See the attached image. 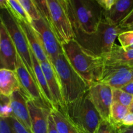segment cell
Returning a JSON list of instances; mask_svg holds the SVG:
<instances>
[{"label":"cell","instance_id":"cell-17","mask_svg":"<svg viewBox=\"0 0 133 133\" xmlns=\"http://www.w3.org/2000/svg\"><path fill=\"white\" fill-rule=\"evenodd\" d=\"M28 42L31 51L40 63L49 61L37 33L31 24L24 22H18Z\"/></svg>","mask_w":133,"mask_h":133},{"label":"cell","instance_id":"cell-37","mask_svg":"<svg viewBox=\"0 0 133 133\" xmlns=\"http://www.w3.org/2000/svg\"><path fill=\"white\" fill-rule=\"evenodd\" d=\"M7 0H0V10L7 9Z\"/></svg>","mask_w":133,"mask_h":133},{"label":"cell","instance_id":"cell-32","mask_svg":"<svg viewBox=\"0 0 133 133\" xmlns=\"http://www.w3.org/2000/svg\"><path fill=\"white\" fill-rule=\"evenodd\" d=\"M97 1L101 6L103 11H107L111 9L116 0H97Z\"/></svg>","mask_w":133,"mask_h":133},{"label":"cell","instance_id":"cell-21","mask_svg":"<svg viewBox=\"0 0 133 133\" xmlns=\"http://www.w3.org/2000/svg\"><path fill=\"white\" fill-rule=\"evenodd\" d=\"M103 60L112 63L133 66V49H125L114 44L110 53Z\"/></svg>","mask_w":133,"mask_h":133},{"label":"cell","instance_id":"cell-4","mask_svg":"<svg viewBox=\"0 0 133 133\" xmlns=\"http://www.w3.org/2000/svg\"><path fill=\"white\" fill-rule=\"evenodd\" d=\"M68 11L73 28L93 33L103 19V10L97 0H68Z\"/></svg>","mask_w":133,"mask_h":133},{"label":"cell","instance_id":"cell-2","mask_svg":"<svg viewBox=\"0 0 133 133\" xmlns=\"http://www.w3.org/2000/svg\"><path fill=\"white\" fill-rule=\"evenodd\" d=\"M51 64L59 81L66 107L89 90L90 86L70 65L62 50Z\"/></svg>","mask_w":133,"mask_h":133},{"label":"cell","instance_id":"cell-31","mask_svg":"<svg viewBox=\"0 0 133 133\" xmlns=\"http://www.w3.org/2000/svg\"><path fill=\"white\" fill-rule=\"evenodd\" d=\"M132 25H133V9L130 12V14L121 22L118 27H120L122 29H124L130 27Z\"/></svg>","mask_w":133,"mask_h":133},{"label":"cell","instance_id":"cell-13","mask_svg":"<svg viewBox=\"0 0 133 133\" xmlns=\"http://www.w3.org/2000/svg\"><path fill=\"white\" fill-rule=\"evenodd\" d=\"M0 69L15 71L17 51L3 23L0 22Z\"/></svg>","mask_w":133,"mask_h":133},{"label":"cell","instance_id":"cell-20","mask_svg":"<svg viewBox=\"0 0 133 133\" xmlns=\"http://www.w3.org/2000/svg\"><path fill=\"white\" fill-rule=\"evenodd\" d=\"M31 58H32L34 75H35V78H36V83H37L39 89H40L42 95L43 97H44V100H45V102L46 103L47 106L50 108V109H51L54 106H53V99H52L50 91H49L45 75H44V72H43L40 62H38V61L36 58L35 55L31 51Z\"/></svg>","mask_w":133,"mask_h":133},{"label":"cell","instance_id":"cell-18","mask_svg":"<svg viewBox=\"0 0 133 133\" xmlns=\"http://www.w3.org/2000/svg\"><path fill=\"white\" fill-rule=\"evenodd\" d=\"M20 90V84L15 71L0 69V94L10 97L14 92Z\"/></svg>","mask_w":133,"mask_h":133},{"label":"cell","instance_id":"cell-38","mask_svg":"<svg viewBox=\"0 0 133 133\" xmlns=\"http://www.w3.org/2000/svg\"><path fill=\"white\" fill-rule=\"evenodd\" d=\"M122 31H133V25H132L131 26H130V27H127V28L126 29H122Z\"/></svg>","mask_w":133,"mask_h":133},{"label":"cell","instance_id":"cell-11","mask_svg":"<svg viewBox=\"0 0 133 133\" xmlns=\"http://www.w3.org/2000/svg\"><path fill=\"white\" fill-rule=\"evenodd\" d=\"M112 89L110 86L100 83L90 87V99L103 119L110 120V109L112 104Z\"/></svg>","mask_w":133,"mask_h":133},{"label":"cell","instance_id":"cell-9","mask_svg":"<svg viewBox=\"0 0 133 133\" xmlns=\"http://www.w3.org/2000/svg\"><path fill=\"white\" fill-rule=\"evenodd\" d=\"M31 25L37 33L48 59L51 63L62 50L54 32L48 22L42 16L38 20L32 21Z\"/></svg>","mask_w":133,"mask_h":133},{"label":"cell","instance_id":"cell-23","mask_svg":"<svg viewBox=\"0 0 133 133\" xmlns=\"http://www.w3.org/2000/svg\"><path fill=\"white\" fill-rule=\"evenodd\" d=\"M129 112L128 107L116 102H112L110 109V121L118 127H122V122Z\"/></svg>","mask_w":133,"mask_h":133},{"label":"cell","instance_id":"cell-14","mask_svg":"<svg viewBox=\"0 0 133 133\" xmlns=\"http://www.w3.org/2000/svg\"><path fill=\"white\" fill-rule=\"evenodd\" d=\"M40 64L51 95L53 107L66 110V107L62 97L61 86L53 65L49 61Z\"/></svg>","mask_w":133,"mask_h":133},{"label":"cell","instance_id":"cell-30","mask_svg":"<svg viewBox=\"0 0 133 133\" xmlns=\"http://www.w3.org/2000/svg\"><path fill=\"white\" fill-rule=\"evenodd\" d=\"M0 133H14L7 118H0Z\"/></svg>","mask_w":133,"mask_h":133},{"label":"cell","instance_id":"cell-12","mask_svg":"<svg viewBox=\"0 0 133 133\" xmlns=\"http://www.w3.org/2000/svg\"><path fill=\"white\" fill-rule=\"evenodd\" d=\"M32 133H48L51 109L44 104L27 99Z\"/></svg>","mask_w":133,"mask_h":133},{"label":"cell","instance_id":"cell-10","mask_svg":"<svg viewBox=\"0 0 133 133\" xmlns=\"http://www.w3.org/2000/svg\"><path fill=\"white\" fill-rule=\"evenodd\" d=\"M15 72L20 84L21 91L25 95L26 97L30 99L44 104L47 106L36 80L29 72L18 53L16 57Z\"/></svg>","mask_w":133,"mask_h":133},{"label":"cell","instance_id":"cell-25","mask_svg":"<svg viewBox=\"0 0 133 133\" xmlns=\"http://www.w3.org/2000/svg\"><path fill=\"white\" fill-rule=\"evenodd\" d=\"M133 100V96L126 93L119 88L112 89V101L126 107H129Z\"/></svg>","mask_w":133,"mask_h":133},{"label":"cell","instance_id":"cell-24","mask_svg":"<svg viewBox=\"0 0 133 133\" xmlns=\"http://www.w3.org/2000/svg\"><path fill=\"white\" fill-rule=\"evenodd\" d=\"M25 11L32 21L38 20L41 18L40 12L35 1L33 0H18Z\"/></svg>","mask_w":133,"mask_h":133},{"label":"cell","instance_id":"cell-19","mask_svg":"<svg viewBox=\"0 0 133 133\" xmlns=\"http://www.w3.org/2000/svg\"><path fill=\"white\" fill-rule=\"evenodd\" d=\"M51 115L58 133H83L69 118L66 110L53 107L51 109Z\"/></svg>","mask_w":133,"mask_h":133},{"label":"cell","instance_id":"cell-39","mask_svg":"<svg viewBox=\"0 0 133 133\" xmlns=\"http://www.w3.org/2000/svg\"><path fill=\"white\" fill-rule=\"evenodd\" d=\"M129 112L133 113V100H132V103H131V105H130V107H129Z\"/></svg>","mask_w":133,"mask_h":133},{"label":"cell","instance_id":"cell-29","mask_svg":"<svg viewBox=\"0 0 133 133\" xmlns=\"http://www.w3.org/2000/svg\"><path fill=\"white\" fill-rule=\"evenodd\" d=\"M7 119L14 133H31L14 117H10V118H7Z\"/></svg>","mask_w":133,"mask_h":133},{"label":"cell","instance_id":"cell-35","mask_svg":"<svg viewBox=\"0 0 133 133\" xmlns=\"http://www.w3.org/2000/svg\"><path fill=\"white\" fill-rule=\"evenodd\" d=\"M119 89L122 90L125 92L126 93L129 94L133 96V81L130 82L128 84L123 86V87H122V88H119Z\"/></svg>","mask_w":133,"mask_h":133},{"label":"cell","instance_id":"cell-5","mask_svg":"<svg viewBox=\"0 0 133 133\" xmlns=\"http://www.w3.org/2000/svg\"><path fill=\"white\" fill-rule=\"evenodd\" d=\"M66 112L83 133H94L103 119L91 100L89 90L66 105Z\"/></svg>","mask_w":133,"mask_h":133},{"label":"cell","instance_id":"cell-40","mask_svg":"<svg viewBox=\"0 0 133 133\" xmlns=\"http://www.w3.org/2000/svg\"><path fill=\"white\" fill-rule=\"evenodd\" d=\"M0 43H1V33H0Z\"/></svg>","mask_w":133,"mask_h":133},{"label":"cell","instance_id":"cell-8","mask_svg":"<svg viewBox=\"0 0 133 133\" xmlns=\"http://www.w3.org/2000/svg\"><path fill=\"white\" fill-rule=\"evenodd\" d=\"M132 81L133 66L112 63L103 60L101 74L97 83L105 84L112 88H121Z\"/></svg>","mask_w":133,"mask_h":133},{"label":"cell","instance_id":"cell-15","mask_svg":"<svg viewBox=\"0 0 133 133\" xmlns=\"http://www.w3.org/2000/svg\"><path fill=\"white\" fill-rule=\"evenodd\" d=\"M27 97L20 90L14 92L10 97L12 116L32 133L31 119L27 107Z\"/></svg>","mask_w":133,"mask_h":133},{"label":"cell","instance_id":"cell-16","mask_svg":"<svg viewBox=\"0 0 133 133\" xmlns=\"http://www.w3.org/2000/svg\"><path fill=\"white\" fill-rule=\"evenodd\" d=\"M133 9V0H116L111 9L103 11V20L110 25L119 26Z\"/></svg>","mask_w":133,"mask_h":133},{"label":"cell","instance_id":"cell-27","mask_svg":"<svg viewBox=\"0 0 133 133\" xmlns=\"http://www.w3.org/2000/svg\"><path fill=\"white\" fill-rule=\"evenodd\" d=\"M119 129L110 120L102 119L94 133H119Z\"/></svg>","mask_w":133,"mask_h":133},{"label":"cell","instance_id":"cell-36","mask_svg":"<svg viewBox=\"0 0 133 133\" xmlns=\"http://www.w3.org/2000/svg\"><path fill=\"white\" fill-rule=\"evenodd\" d=\"M119 133H133V125L129 127L122 126L119 129Z\"/></svg>","mask_w":133,"mask_h":133},{"label":"cell","instance_id":"cell-28","mask_svg":"<svg viewBox=\"0 0 133 133\" xmlns=\"http://www.w3.org/2000/svg\"><path fill=\"white\" fill-rule=\"evenodd\" d=\"M121 46L125 49H133V31H127L121 32L118 36Z\"/></svg>","mask_w":133,"mask_h":133},{"label":"cell","instance_id":"cell-1","mask_svg":"<svg viewBox=\"0 0 133 133\" xmlns=\"http://www.w3.org/2000/svg\"><path fill=\"white\" fill-rule=\"evenodd\" d=\"M74 40L82 49L90 55L103 58L111 51L116 39L123 32L118 26L110 25L103 19L97 31L93 33H85L74 29Z\"/></svg>","mask_w":133,"mask_h":133},{"label":"cell","instance_id":"cell-22","mask_svg":"<svg viewBox=\"0 0 133 133\" xmlns=\"http://www.w3.org/2000/svg\"><path fill=\"white\" fill-rule=\"evenodd\" d=\"M7 9L18 22H24L31 24L32 20L19 3L18 0H7Z\"/></svg>","mask_w":133,"mask_h":133},{"label":"cell","instance_id":"cell-34","mask_svg":"<svg viewBox=\"0 0 133 133\" xmlns=\"http://www.w3.org/2000/svg\"><path fill=\"white\" fill-rule=\"evenodd\" d=\"M48 133H58L57 132V129H56L55 128V124H54V122H53V118H52V116L51 115V114L49 118Z\"/></svg>","mask_w":133,"mask_h":133},{"label":"cell","instance_id":"cell-26","mask_svg":"<svg viewBox=\"0 0 133 133\" xmlns=\"http://www.w3.org/2000/svg\"><path fill=\"white\" fill-rule=\"evenodd\" d=\"M12 116L10 99L9 97L0 94V118H10Z\"/></svg>","mask_w":133,"mask_h":133},{"label":"cell","instance_id":"cell-6","mask_svg":"<svg viewBox=\"0 0 133 133\" xmlns=\"http://www.w3.org/2000/svg\"><path fill=\"white\" fill-rule=\"evenodd\" d=\"M49 25L61 45L75 38L74 28L68 11L66 0H47Z\"/></svg>","mask_w":133,"mask_h":133},{"label":"cell","instance_id":"cell-3","mask_svg":"<svg viewBox=\"0 0 133 133\" xmlns=\"http://www.w3.org/2000/svg\"><path fill=\"white\" fill-rule=\"evenodd\" d=\"M61 47L70 65L90 87L98 82L102 68V58L90 55L74 39L62 44Z\"/></svg>","mask_w":133,"mask_h":133},{"label":"cell","instance_id":"cell-7","mask_svg":"<svg viewBox=\"0 0 133 133\" xmlns=\"http://www.w3.org/2000/svg\"><path fill=\"white\" fill-rule=\"evenodd\" d=\"M0 22L3 23L9 33L16 49L17 53L22 58L29 72L36 80L31 57V49L18 21L12 15L8 9H3L0 10Z\"/></svg>","mask_w":133,"mask_h":133},{"label":"cell","instance_id":"cell-33","mask_svg":"<svg viewBox=\"0 0 133 133\" xmlns=\"http://www.w3.org/2000/svg\"><path fill=\"white\" fill-rule=\"evenodd\" d=\"M133 125V113L129 112L122 122V126L129 127Z\"/></svg>","mask_w":133,"mask_h":133}]
</instances>
